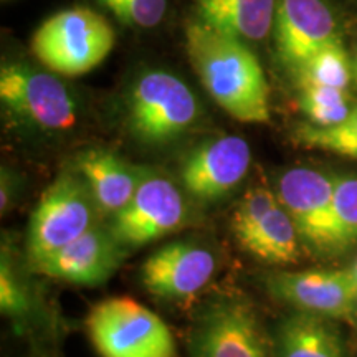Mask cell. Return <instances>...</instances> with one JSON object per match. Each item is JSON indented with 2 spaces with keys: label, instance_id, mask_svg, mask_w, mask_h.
<instances>
[{
  "label": "cell",
  "instance_id": "8fae6325",
  "mask_svg": "<svg viewBox=\"0 0 357 357\" xmlns=\"http://www.w3.org/2000/svg\"><path fill=\"white\" fill-rule=\"evenodd\" d=\"M126 257L128 248L119 242L113 230L96 223L86 234L32 268L50 278L82 287H98L116 273Z\"/></svg>",
  "mask_w": 357,
  "mask_h": 357
},
{
  "label": "cell",
  "instance_id": "8992f818",
  "mask_svg": "<svg viewBox=\"0 0 357 357\" xmlns=\"http://www.w3.org/2000/svg\"><path fill=\"white\" fill-rule=\"evenodd\" d=\"M0 100L12 114L43 131H65L77 124V102L65 83L29 65L2 66Z\"/></svg>",
  "mask_w": 357,
  "mask_h": 357
},
{
  "label": "cell",
  "instance_id": "2e32d148",
  "mask_svg": "<svg viewBox=\"0 0 357 357\" xmlns=\"http://www.w3.org/2000/svg\"><path fill=\"white\" fill-rule=\"evenodd\" d=\"M273 357H347V351L331 318L296 311L276 326Z\"/></svg>",
  "mask_w": 357,
  "mask_h": 357
},
{
  "label": "cell",
  "instance_id": "f1b7e54d",
  "mask_svg": "<svg viewBox=\"0 0 357 357\" xmlns=\"http://www.w3.org/2000/svg\"><path fill=\"white\" fill-rule=\"evenodd\" d=\"M98 2H101V0H98Z\"/></svg>",
  "mask_w": 357,
  "mask_h": 357
},
{
  "label": "cell",
  "instance_id": "d6986e66",
  "mask_svg": "<svg viewBox=\"0 0 357 357\" xmlns=\"http://www.w3.org/2000/svg\"><path fill=\"white\" fill-rule=\"evenodd\" d=\"M296 73L300 86L319 84V86L347 89L351 79L354 78V66L341 40L326 45L324 48L316 52L305 63L298 66Z\"/></svg>",
  "mask_w": 357,
  "mask_h": 357
},
{
  "label": "cell",
  "instance_id": "7a4b0ae2",
  "mask_svg": "<svg viewBox=\"0 0 357 357\" xmlns=\"http://www.w3.org/2000/svg\"><path fill=\"white\" fill-rule=\"evenodd\" d=\"M109 22L88 7H73L48 17L32 37V52L52 71L84 75L105 61L114 47Z\"/></svg>",
  "mask_w": 357,
  "mask_h": 357
},
{
  "label": "cell",
  "instance_id": "7402d4cb",
  "mask_svg": "<svg viewBox=\"0 0 357 357\" xmlns=\"http://www.w3.org/2000/svg\"><path fill=\"white\" fill-rule=\"evenodd\" d=\"M300 105L303 113L314 126H334L344 121L354 106H351L346 89L305 84L301 86Z\"/></svg>",
  "mask_w": 357,
  "mask_h": 357
},
{
  "label": "cell",
  "instance_id": "9a60e30c",
  "mask_svg": "<svg viewBox=\"0 0 357 357\" xmlns=\"http://www.w3.org/2000/svg\"><path fill=\"white\" fill-rule=\"evenodd\" d=\"M75 169L86 181L101 213L111 217L126 207L151 172L106 149L84 151L77 158Z\"/></svg>",
  "mask_w": 357,
  "mask_h": 357
},
{
  "label": "cell",
  "instance_id": "30bf717a",
  "mask_svg": "<svg viewBox=\"0 0 357 357\" xmlns=\"http://www.w3.org/2000/svg\"><path fill=\"white\" fill-rule=\"evenodd\" d=\"M271 296L296 311L347 318L357 307V283L347 270L281 271L266 278Z\"/></svg>",
  "mask_w": 357,
  "mask_h": 357
},
{
  "label": "cell",
  "instance_id": "ffe728a7",
  "mask_svg": "<svg viewBox=\"0 0 357 357\" xmlns=\"http://www.w3.org/2000/svg\"><path fill=\"white\" fill-rule=\"evenodd\" d=\"M298 144L357 159V106L352 108L344 121L334 126L303 124L293 134Z\"/></svg>",
  "mask_w": 357,
  "mask_h": 357
},
{
  "label": "cell",
  "instance_id": "83f0119b",
  "mask_svg": "<svg viewBox=\"0 0 357 357\" xmlns=\"http://www.w3.org/2000/svg\"><path fill=\"white\" fill-rule=\"evenodd\" d=\"M354 78H356V83H357V56H356V63H354Z\"/></svg>",
  "mask_w": 357,
  "mask_h": 357
},
{
  "label": "cell",
  "instance_id": "5bb4252c",
  "mask_svg": "<svg viewBox=\"0 0 357 357\" xmlns=\"http://www.w3.org/2000/svg\"><path fill=\"white\" fill-rule=\"evenodd\" d=\"M252 164L248 142L238 136H222L204 142L182 162V187L199 200H215L234 190Z\"/></svg>",
  "mask_w": 357,
  "mask_h": 357
},
{
  "label": "cell",
  "instance_id": "484cf974",
  "mask_svg": "<svg viewBox=\"0 0 357 357\" xmlns=\"http://www.w3.org/2000/svg\"><path fill=\"white\" fill-rule=\"evenodd\" d=\"M17 189L15 181L10 172H6V169L2 171V184H0V211L6 213L13 204V192Z\"/></svg>",
  "mask_w": 357,
  "mask_h": 357
},
{
  "label": "cell",
  "instance_id": "4fadbf2b",
  "mask_svg": "<svg viewBox=\"0 0 357 357\" xmlns=\"http://www.w3.org/2000/svg\"><path fill=\"white\" fill-rule=\"evenodd\" d=\"M273 30L281 60L294 70L326 45L341 42V29L326 0H278Z\"/></svg>",
  "mask_w": 357,
  "mask_h": 357
},
{
  "label": "cell",
  "instance_id": "277c9868",
  "mask_svg": "<svg viewBox=\"0 0 357 357\" xmlns=\"http://www.w3.org/2000/svg\"><path fill=\"white\" fill-rule=\"evenodd\" d=\"M86 328L101 357H177L169 326L132 298L98 303L89 311Z\"/></svg>",
  "mask_w": 357,
  "mask_h": 357
},
{
  "label": "cell",
  "instance_id": "5b68a950",
  "mask_svg": "<svg viewBox=\"0 0 357 357\" xmlns=\"http://www.w3.org/2000/svg\"><path fill=\"white\" fill-rule=\"evenodd\" d=\"M197 116V98L181 78L167 71H147L129 93V128L137 139L149 144L176 139Z\"/></svg>",
  "mask_w": 357,
  "mask_h": 357
},
{
  "label": "cell",
  "instance_id": "52a82bcc",
  "mask_svg": "<svg viewBox=\"0 0 357 357\" xmlns=\"http://www.w3.org/2000/svg\"><path fill=\"white\" fill-rule=\"evenodd\" d=\"M189 357H270V349L252 306L223 298L199 314L190 334Z\"/></svg>",
  "mask_w": 357,
  "mask_h": 357
},
{
  "label": "cell",
  "instance_id": "6da1fadb",
  "mask_svg": "<svg viewBox=\"0 0 357 357\" xmlns=\"http://www.w3.org/2000/svg\"><path fill=\"white\" fill-rule=\"evenodd\" d=\"M185 48L200 83L223 111L242 123H270L266 77L243 40L194 22L187 26Z\"/></svg>",
  "mask_w": 357,
  "mask_h": 357
},
{
  "label": "cell",
  "instance_id": "9c48e42d",
  "mask_svg": "<svg viewBox=\"0 0 357 357\" xmlns=\"http://www.w3.org/2000/svg\"><path fill=\"white\" fill-rule=\"evenodd\" d=\"M275 192L301 242L318 253H334V177L318 169L293 167L281 174Z\"/></svg>",
  "mask_w": 357,
  "mask_h": 357
},
{
  "label": "cell",
  "instance_id": "7c38bea8",
  "mask_svg": "<svg viewBox=\"0 0 357 357\" xmlns=\"http://www.w3.org/2000/svg\"><path fill=\"white\" fill-rule=\"evenodd\" d=\"M215 270V257L208 248L192 242H172L142 263L141 281L160 300L185 301L207 287Z\"/></svg>",
  "mask_w": 357,
  "mask_h": 357
},
{
  "label": "cell",
  "instance_id": "e0dca14e",
  "mask_svg": "<svg viewBox=\"0 0 357 357\" xmlns=\"http://www.w3.org/2000/svg\"><path fill=\"white\" fill-rule=\"evenodd\" d=\"M278 0H195L200 22L240 40H263L275 24Z\"/></svg>",
  "mask_w": 357,
  "mask_h": 357
},
{
  "label": "cell",
  "instance_id": "603a6c76",
  "mask_svg": "<svg viewBox=\"0 0 357 357\" xmlns=\"http://www.w3.org/2000/svg\"><path fill=\"white\" fill-rule=\"evenodd\" d=\"M0 307L8 318L22 319L30 310V296L26 287L13 268L10 253L3 250L0 263Z\"/></svg>",
  "mask_w": 357,
  "mask_h": 357
},
{
  "label": "cell",
  "instance_id": "4316f807",
  "mask_svg": "<svg viewBox=\"0 0 357 357\" xmlns=\"http://www.w3.org/2000/svg\"><path fill=\"white\" fill-rule=\"evenodd\" d=\"M347 270L351 271V275L354 276V280H356V283H357V258L354 260V263H352V265L347 268Z\"/></svg>",
  "mask_w": 357,
  "mask_h": 357
},
{
  "label": "cell",
  "instance_id": "44dd1931",
  "mask_svg": "<svg viewBox=\"0 0 357 357\" xmlns=\"http://www.w3.org/2000/svg\"><path fill=\"white\" fill-rule=\"evenodd\" d=\"M333 235L334 253L357 242V176H334Z\"/></svg>",
  "mask_w": 357,
  "mask_h": 357
},
{
  "label": "cell",
  "instance_id": "3957f363",
  "mask_svg": "<svg viewBox=\"0 0 357 357\" xmlns=\"http://www.w3.org/2000/svg\"><path fill=\"white\" fill-rule=\"evenodd\" d=\"M101 212L77 169L61 172L40 197L26 231V255L37 265L96 225Z\"/></svg>",
  "mask_w": 357,
  "mask_h": 357
},
{
  "label": "cell",
  "instance_id": "ba28073f",
  "mask_svg": "<svg viewBox=\"0 0 357 357\" xmlns=\"http://www.w3.org/2000/svg\"><path fill=\"white\" fill-rule=\"evenodd\" d=\"M187 220V204L171 178L149 172L129 204L111 217L109 229L124 247L137 248L162 238Z\"/></svg>",
  "mask_w": 357,
  "mask_h": 357
},
{
  "label": "cell",
  "instance_id": "ac0fdd59",
  "mask_svg": "<svg viewBox=\"0 0 357 357\" xmlns=\"http://www.w3.org/2000/svg\"><path fill=\"white\" fill-rule=\"evenodd\" d=\"M253 257L275 265L296 263L301 257V238L293 218L280 200L250 229L236 238Z\"/></svg>",
  "mask_w": 357,
  "mask_h": 357
},
{
  "label": "cell",
  "instance_id": "cb8c5ba5",
  "mask_svg": "<svg viewBox=\"0 0 357 357\" xmlns=\"http://www.w3.org/2000/svg\"><path fill=\"white\" fill-rule=\"evenodd\" d=\"M276 202H278L276 192L270 190L268 187L260 184L250 187L236 204L234 217H231V230L236 238L247 234Z\"/></svg>",
  "mask_w": 357,
  "mask_h": 357
},
{
  "label": "cell",
  "instance_id": "d4e9b609",
  "mask_svg": "<svg viewBox=\"0 0 357 357\" xmlns=\"http://www.w3.org/2000/svg\"><path fill=\"white\" fill-rule=\"evenodd\" d=\"M118 20L134 26L158 25L167 8V0H101Z\"/></svg>",
  "mask_w": 357,
  "mask_h": 357
}]
</instances>
